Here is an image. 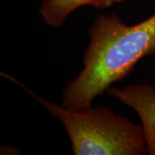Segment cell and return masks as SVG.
Segmentation results:
<instances>
[{
    "label": "cell",
    "instance_id": "cell-1",
    "mask_svg": "<svg viewBox=\"0 0 155 155\" xmlns=\"http://www.w3.org/2000/svg\"><path fill=\"white\" fill-rule=\"evenodd\" d=\"M91 41L83 69L67 83L61 104L81 110L111 84L121 81L146 56L155 54V13L135 25H126L116 14L99 15L89 29Z\"/></svg>",
    "mask_w": 155,
    "mask_h": 155
},
{
    "label": "cell",
    "instance_id": "cell-2",
    "mask_svg": "<svg viewBox=\"0 0 155 155\" xmlns=\"http://www.w3.org/2000/svg\"><path fill=\"white\" fill-rule=\"evenodd\" d=\"M25 89L52 116L61 121L74 155L147 154L143 128L103 105L73 110L35 94L15 78L1 72Z\"/></svg>",
    "mask_w": 155,
    "mask_h": 155
},
{
    "label": "cell",
    "instance_id": "cell-3",
    "mask_svg": "<svg viewBox=\"0 0 155 155\" xmlns=\"http://www.w3.org/2000/svg\"><path fill=\"white\" fill-rule=\"evenodd\" d=\"M106 91L138 114L147 154L155 155V86L130 84L122 88L110 86Z\"/></svg>",
    "mask_w": 155,
    "mask_h": 155
},
{
    "label": "cell",
    "instance_id": "cell-4",
    "mask_svg": "<svg viewBox=\"0 0 155 155\" xmlns=\"http://www.w3.org/2000/svg\"><path fill=\"white\" fill-rule=\"evenodd\" d=\"M124 0H42L39 14L48 26L61 28L69 15L82 6H93L97 9L109 8Z\"/></svg>",
    "mask_w": 155,
    "mask_h": 155
}]
</instances>
